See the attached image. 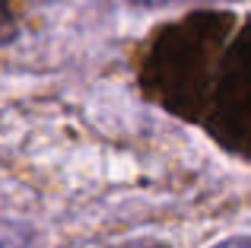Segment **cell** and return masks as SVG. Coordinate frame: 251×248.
<instances>
[{"instance_id":"1","label":"cell","mask_w":251,"mask_h":248,"mask_svg":"<svg viewBox=\"0 0 251 248\" xmlns=\"http://www.w3.org/2000/svg\"><path fill=\"white\" fill-rule=\"evenodd\" d=\"M0 248H35L32 226L16 220H0Z\"/></svg>"},{"instance_id":"2","label":"cell","mask_w":251,"mask_h":248,"mask_svg":"<svg viewBox=\"0 0 251 248\" xmlns=\"http://www.w3.org/2000/svg\"><path fill=\"white\" fill-rule=\"evenodd\" d=\"M16 35V25H13V13L6 6V0H0V48H3L10 38Z\"/></svg>"},{"instance_id":"3","label":"cell","mask_w":251,"mask_h":248,"mask_svg":"<svg viewBox=\"0 0 251 248\" xmlns=\"http://www.w3.org/2000/svg\"><path fill=\"white\" fill-rule=\"evenodd\" d=\"M137 6H172V3H232V0H130Z\"/></svg>"},{"instance_id":"4","label":"cell","mask_w":251,"mask_h":248,"mask_svg":"<svg viewBox=\"0 0 251 248\" xmlns=\"http://www.w3.org/2000/svg\"><path fill=\"white\" fill-rule=\"evenodd\" d=\"M111 248H169L166 242H156V239H130V242L111 245Z\"/></svg>"},{"instance_id":"5","label":"cell","mask_w":251,"mask_h":248,"mask_svg":"<svg viewBox=\"0 0 251 248\" xmlns=\"http://www.w3.org/2000/svg\"><path fill=\"white\" fill-rule=\"evenodd\" d=\"M213 248H251V236H232V239H223Z\"/></svg>"}]
</instances>
